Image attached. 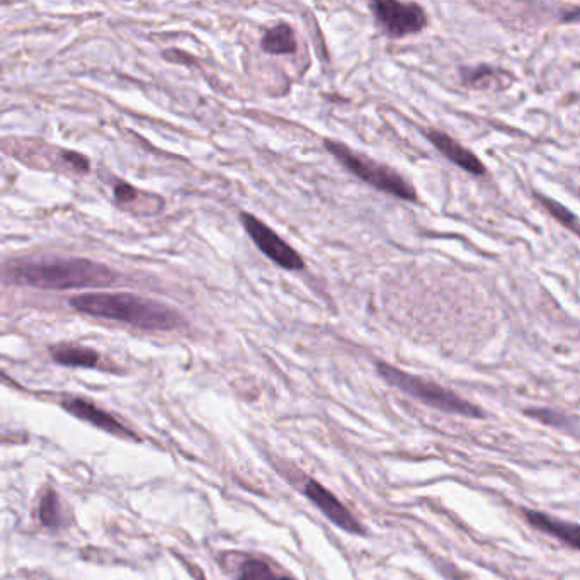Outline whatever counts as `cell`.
I'll return each instance as SVG.
<instances>
[{
    "instance_id": "6da1fadb",
    "label": "cell",
    "mask_w": 580,
    "mask_h": 580,
    "mask_svg": "<svg viewBox=\"0 0 580 580\" xmlns=\"http://www.w3.org/2000/svg\"><path fill=\"white\" fill-rule=\"evenodd\" d=\"M120 274L101 262L87 259H19L0 266V281L38 290H79L113 285Z\"/></svg>"
},
{
    "instance_id": "7a4b0ae2",
    "label": "cell",
    "mask_w": 580,
    "mask_h": 580,
    "mask_svg": "<svg viewBox=\"0 0 580 580\" xmlns=\"http://www.w3.org/2000/svg\"><path fill=\"white\" fill-rule=\"evenodd\" d=\"M70 305L77 312L125 322L138 329L176 330L184 325V319L174 308L131 293H87L74 296Z\"/></svg>"
},
{
    "instance_id": "3957f363",
    "label": "cell",
    "mask_w": 580,
    "mask_h": 580,
    "mask_svg": "<svg viewBox=\"0 0 580 580\" xmlns=\"http://www.w3.org/2000/svg\"><path fill=\"white\" fill-rule=\"evenodd\" d=\"M376 370L380 373L381 378L387 381L388 385H392L412 399L419 400L421 404L429 405V407L441 410V412L456 414V416L475 417V419L484 417V412L478 407L465 399H461L460 395H456L448 388L441 387L434 381L410 375L407 371L399 370L392 364L383 363V361L376 363Z\"/></svg>"
},
{
    "instance_id": "277c9868",
    "label": "cell",
    "mask_w": 580,
    "mask_h": 580,
    "mask_svg": "<svg viewBox=\"0 0 580 580\" xmlns=\"http://www.w3.org/2000/svg\"><path fill=\"white\" fill-rule=\"evenodd\" d=\"M324 145L327 152L332 157H336L344 169L359 177L366 184H370L371 188L378 189L381 193L390 194L393 198L409 201V203H417L419 200L416 188L392 167L380 164L366 155L358 154V152H354L353 148L347 147L344 143L336 142V140L325 138Z\"/></svg>"
},
{
    "instance_id": "5b68a950",
    "label": "cell",
    "mask_w": 580,
    "mask_h": 580,
    "mask_svg": "<svg viewBox=\"0 0 580 580\" xmlns=\"http://www.w3.org/2000/svg\"><path fill=\"white\" fill-rule=\"evenodd\" d=\"M376 23L393 40L417 35L427 26V12L416 2H395V0H376L370 4Z\"/></svg>"
},
{
    "instance_id": "8992f818",
    "label": "cell",
    "mask_w": 580,
    "mask_h": 580,
    "mask_svg": "<svg viewBox=\"0 0 580 580\" xmlns=\"http://www.w3.org/2000/svg\"><path fill=\"white\" fill-rule=\"evenodd\" d=\"M240 223L244 225L245 232L256 244L257 249L276 266L286 271H302L305 268V261L298 251H295L283 237H279L273 228L262 220L244 211L240 213Z\"/></svg>"
},
{
    "instance_id": "52a82bcc",
    "label": "cell",
    "mask_w": 580,
    "mask_h": 580,
    "mask_svg": "<svg viewBox=\"0 0 580 580\" xmlns=\"http://www.w3.org/2000/svg\"><path fill=\"white\" fill-rule=\"evenodd\" d=\"M303 492L307 495L308 501L312 502L313 506L319 507L320 511L324 512L325 518L330 519L336 526L351 535H363L364 529L358 519L342 506L336 495L330 494L319 482L308 478L303 484Z\"/></svg>"
},
{
    "instance_id": "ba28073f",
    "label": "cell",
    "mask_w": 580,
    "mask_h": 580,
    "mask_svg": "<svg viewBox=\"0 0 580 580\" xmlns=\"http://www.w3.org/2000/svg\"><path fill=\"white\" fill-rule=\"evenodd\" d=\"M424 135L429 142L433 143L434 147L438 148L439 154L450 160L451 164H455L456 167H460L472 176H485L487 174L482 160L478 159L472 150H468L460 142H456L455 138L450 137L448 133L439 130H426Z\"/></svg>"
},
{
    "instance_id": "9c48e42d",
    "label": "cell",
    "mask_w": 580,
    "mask_h": 580,
    "mask_svg": "<svg viewBox=\"0 0 580 580\" xmlns=\"http://www.w3.org/2000/svg\"><path fill=\"white\" fill-rule=\"evenodd\" d=\"M63 409L70 412L72 416L79 417L82 421L89 422L92 426L101 427L104 431L121 436V438H135L120 421H116L111 414L104 410L97 409L96 405L82 399H67L62 402Z\"/></svg>"
},
{
    "instance_id": "30bf717a",
    "label": "cell",
    "mask_w": 580,
    "mask_h": 580,
    "mask_svg": "<svg viewBox=\"0 0 580 580\" xmlns=\"http://www.w3.org/2000/svg\"><path fill=\"white\" fill-rule=\"evenodd\" d=\"M463 84L475 91H504L511 86L512 75L506 70L494 69L489 65H480L472 69L461 70Z\"/></svg>"
},
{
    "instance_id": "8fae6325",
    "label": "cell",
    "mask_w": 580,
    "mask_h": 580,
    "mask_svg": "<svg viewBox=\"0 0 580 580\" xmlns=\"http://www.w3.org/2000/svg\"><path fill=\"white\" fill-rule=\"evenodd\" d=\"M524 516L528 519L529 524L533 528L538 529V531H541V533L553 536V538L567 543L574 550L579 548V526L577 524L565 523V521L552 518V516L543 514V512L529 511V509L528 511H524Z\"/></svg>"
},
{
    "instance_id": "7c38bea8",
    "label": "cell",
    "mask_w": 580,
    "mask_h": 580,
    "mask_svg": "<svg viewBox=\"0 0 580 580\" xmlns=\"http://www.w3.org/2000/svg\"><path fill=\"white\" fill-rule=\"evenodd\" d=\"M261 48L269 55H291L298 48L295 31L288 23L274 24L262 35Z\"/></svg>"
},
{
    "instance_id": "4fadbf2b",
    "label": "cell",
    "mask_w": 580,
    "mask_h": 580,
    "mask_svg": "<svg viewBox=\"0 0 580 580\" xmlns=\"http://www.w3.org/2000/svg\"><path fill=\"white\" fill-rule=\"evenodd\" d=\"M239 580H293L288 575L281 574L266 558L242 557L237 563Z\"/></svg>"
},
{
    "instance_id": "5bb4252c",
    "label": "cell",
    "mask_w": 580,
    "mask_h": 580,
    "mask_svg": "<svg viewBox=\"0 0 580 580\" xmlns=\"http://www.w3.org/2000/svg\"><path fill=\"white\" fill-rule=\"evenodd\" d=\"M52 358L63 366H80V368H96L101 356L89 347L60 344L52 347Z\"/></svg>"
},
{
    "instance_id": "9a60e30c",
    "label": "cell",
    "mask_w": 580,
    "mask_h": 580,
    "mask_svg": "<svg viewBox=\"0 0 580 580\" xmlns=\"http://www.w3.org/2000/svg\"><path fill=\"white\" fill-rule=\"evenodd\" d=\"M40 521L45 528L57 529L62 524V511L58 504V495L52 489H46L41 495Z\"/></svg>"
},
{
    "instance_id": "2e32d148",
    "label": "cell",
    "mask_w": 580,
    "mask_h": 580,
    "mask_svg": "<svg viewBox=\"0 0 580 580\" xmlns=\"http://www.w3.org/2000/svg\"><path fill=\"white\" fill-rule=\"evenodd\" d=\"M536 200L540 201L541 206L545 208L550 215H552L558 223H562L563 227L570 228L572 234H579V220L575 217L574 213L565 208V206L560 205L558 201H553L552 198H546L543 194L535 193Z\"/></svg>"
},
{
    "instance_id": "e0dca14e",
    "label": "cell",
    "mask_w": 580,
    "mask_h": 580,
    "mask_svg": "<svg viewBox=\"0 0 580 580\" xmlns=\"http://www.w3.org/2000/svg\"><path fill=\"white\" fill-rule=\"evenodd\" d=\"M524 414L533 417L536 421L543 422L546 426L558 427V429H569L570 427L569 417L558 414L555 410L528 409Z\"/></svg>"
}]
</instances>
